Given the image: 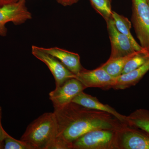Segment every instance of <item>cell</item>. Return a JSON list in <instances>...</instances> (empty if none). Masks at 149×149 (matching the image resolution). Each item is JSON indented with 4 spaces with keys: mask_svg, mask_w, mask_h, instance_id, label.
<instances>
[{
    "mask_svg": "<svg viewBox=\"0 0 149 149\" xmlns=\"http://www.w3.org/2000/svg\"><path fill=\"white\" fill-rule=\"evenodd\" d=\"M149 60V57L143 53H140L130 59L125 63L122 74H125L137 69Z\"/></svg>",
    "mask_w": 149,
    "mask_h": 149,
    "instance_id": "18",
    "label": "cell"
},
{
    "mask_svg": "<svg viewBox=\"0 0 149 149\" xmlns=\"http://www.w3.org/2000/svg\"><path fill=\"white\" fill-rule=\"evenodd\" d=\"M147 3H148V5L149 6V0H146Z\"/></svg>",
    "mask_w": 149,
    "mask_h": 149,
    "instance_id": "25",
    "label": "cell"
},
{
    "mask_svg": "<svg viewBox=\"0 0 149 149\" xmlns=\"http://www.w3.org/2000/svg\"><path fill=\"white\" fill-rule=\"evenodd\" d=\"M149 70V60L137 69L116 77L113 88L123 89L136 85Z\"/></svg>",
    "mask_w": 149,
    "mask_h": 149,
    "instance_id": "12",
    "label": "cell"
},
{
    "mask_svg": "<svg viewBox=\"0 0 149 149\" xmlns=\"http://www.w3.org/2000/svg\"><path fill=\"white\" fill-rule=\"evenodd\" d=\"M57 1L64 6L72 5L78 2L79 0H56Z\"/></svg>",
    "mask_w": 149,
    "mask_h": 149,
    "instance_id": "22",
    "label": "cell"
},
{
    "mask_svg": "<svg viewBox=\"0 0 149 149\" xmlns=\"http://www.w3.org/2000/svg\"><path fill=\"white\" fill-rule=\"evenodd\" d=\"M57 134L54 112L45 113L27 126L20 140L32 149H48Z\"/></svg>",
    "mask_w": 149,
    "mask_h": 149,
    "instance_id": "2",
    "label": "cell"
},
{
    "mask_svg": "<svg viewBox=\"0 0 149 149\" xmlns=\"http://www.w3.org/2000/svg\"><path fill=\"white\" fill-rule=\"evenodd\" d=\"M132 22L145 54L149 57V6L146 0H132Z\"/></svg>",
    "mask_w": 149,
    "mask_h": 149,
    "instance_id": "3",
    "label": "cell"
},
{
    "mask_svg": "<svg viewBox=\"0 0 149 149\" xmlns=\"http://www.w3.org/2000/svg\"><path fill=\"white\" fill-rule=\"evenodd\" d=\"M42 50L53 56L61 62L70 72L77 75L83 69L80 61V56L75 53L55 47L44 48L40 47Z\"/></svg>",
    "mask_w": 149,
    "mask_h": 149,
    "instance_id": "10",
    "label": "cell"
},
{
    "mask_svg": "<svg viewBox=\"0 0 149 149\" xmlns=\"http://www.w3.org/2000/svg\"><path fill=\"white\" fill-rule=\"evenodd\" d=\"M113 138V133L109 130H93L80 136L72 142V148L106 149L109 147Z\"/></svg>",
    "mask_w": 149,
    "mask_h": 149,
    "instance_id": "7",
    "label": "cell"
},
{
    "mask_svg": "<svg viewBox=\"0 0 149 149\" xmlns=\"http://www.w3.org/2000/svg\"><path fill=\"white\" fill-rule=\"evenodd\" d=\"M2 114V109L1 107L0 106V143H3L4 141L8 136L9 134L3 128L1 122Z\"/></svg>",
    "mask_w": 149,
    "mask_h": 149,
    "instance_id": "21",
    "label": "cell"
},
{
    "mask_svg": "<svg viewBox=\"0 0 149 149\" xmlns=\"http://www.w3.org/2000/svg\"><path fill=\"white\" fill-rule=\"evenodd\" d=\"M4 149H32L27 144L21 140H16L9 135L3 142Z\"/></svg>",
    "mask_w": 149,
    "mask_h": 149,
    "instance_id": "19",
    "label": "cell"
},
{
    "mask_svg": "<svg viewBox=\"0 0 149 149\" xmlns=\"http://www.w3.org/2000/svg\"><path fill=\"white\" fill-rule=\"evenodd\" d=\"M32 53L47 66L55 80L56 87L60 86L68 79L76 77V75L70 72L61 62L53 56L45 52L40 47L32 46Z\"/></svg>",
    "mask_w": 149,
    "mask_h": 149,
    "instance_id": "6",
    "label": "cell"
},
{
    "mask_svg": "<svg viewBox=\"0 0 149 149\" xmlns=\"http://www.w3.org/2000/svg\"><path fill=\"white\" fill-rule=\"evenodd\" d=\"M16 1H19V0H16Z\"/></svg>",
    "mask_w": 149,
    "mask_h": 149,
    "instance_id": "26",
    "label": "cell"
},
{
    "mask_svg": "<svg viewBox=\"0 0 149 149\" xmlns=\"http://www.w3.org/2000/svg\"><path fill=\"white\" fill-rule=\"evenodd\" d=\"M3 149V143H0V149Z\"/></svg>",
    "mask_w": 149,
    "mask_h": 149,
    "instance_id": "24",
    "label": "cell"
},
{
    "mask_svg": "<svg viewBox=\"0 0 149 149\" xmlns=\"http://www.w3.org/2000/svg\"><path fill=\"white\" fill-rule=\"evenodd\" d=\"M141 52L144 54L143 52L137 51L134 53L125 56L109 59L101 67L111 77L116 78L122 74L123 70L126 62L134 56Z\"/></svg>",
    "mask_w": 149,
    "mask_h": 149,
    "instance_id": "15",
    "label": "cell"
},
{
    "mask_svg": "<svg viewBox=\"0 0 149 149\" xmlns=\"http://www.w3.org/2000/svg\"><path fill=\"white\" fill-rule=\"evenodd\" d=\"M122 145L126 149H149V135L136 130L127 131L122 137Z\"/></svg>",
    "mask_w": 149,
    "mask_h": 149,
    "instance_id": "13",
    "label": "cell"
},
{
    "mask_svg": "<svg viewBox=\"0 0 149 149\" xmlns=\"http://www.w3.org/2000/svg\"><path fill=\"white\" fill-rule=\"evenodd\" d=\"M86 88L76 78L68 79L60 86L56 87L49 94V99L52 102L54 109L60 108L70 103L79 93Z\"/></svg>",
    "mask_w": 149,
    "mask_h": 149,
    "instance_id": "5",
    "label": "cell"
},
{
    "mask_svg": "<svg viewBox=\"0 0 149 149\" xmlns=\"http://www.w3.org/2000/svg\"><path fill=\"white\" fill-rule=\"evenodd\" d=\"M26 0H19L0 6V36L4 37L7 33L6 24H23L32 18V14L25 4Z\"/></svg>",
    "mask_w": 149,
    "mask_h": 149,
    "instance_id": "4",
    "label": "cell"
},
{
    "mask_svg": "<svg viewBox=\"0 0 149 149\" xmlns=\"http://www.w3.org/2000/svg\"><path fill=\"white\" fill-rule=\"evenodd\" d=\"M72 102L77 104L86 108L98 110L108 113L114 116L118 120L121 121H123L125 119V117L119 114L111 107L102 103L96 98L85 94L83 91L79 93L72 100Z\"/></svg>",
    "mask_w": 149,
    "mask_h": 149,
    "instance_id": "11",
    "label": "cell"
},
{
    "mask_svg": "<svg viewBox=\"0 0 149 149\" xmlns=\"http://www.w3.org/2000/svg\"><path fill=\"white\" fill-rule=\"evenodd\" d=\"M93 7L106 21L112 17L111 0H90Z\"/></svg>",
    "mask_w": 149,
    "mask_h": 149,
    "instance_id": "17",
    "label": "cell"
},
{
    "mask_svg": "<svg viewBox=\"0 0 149 149\" xmlns=\"http://www.w3.org/2000/svg\"><path fill=\"white\" fill-rule=\"evenodd\" d=\"M1 6V5H0V6Z\"/></svg>",
    "mask_w": 149,
    "mask_h": 149,
    "instance_id": "27",
    "label": "cell"
},
{
    "mask_svg": "<svg viewBox=\"0 0 149 149\" xmlns=\"http://www.w3.org/2000/svg\"><path fill=\"white\" fill-rule=\"evenodd\" d=\"M72 148V144L68 143L58 137H56L48 149H68Z\"/></svg>",
    "mask_w": 149,
    "mask_h": 149,
    "instance_id": "20",
    "label": "cell"
},
{
    "mask_svg": "<svg viewBox=\"0 0 149 149\" xmlns=\"http://www.w3.org/2000/svg\"><path fill=\"white\" fill-rule=\"evenodd\" d=\"M75 78L86 88H107L113 87L116 78L110 75L101 67L92 70L83 69Z\"/></svg>",
    "mask_w": 149,
    "mask_h": 149,
    "instance_id": "9",
    "label": "cell"
},
{
    "mask_svg": "<svg viewBox=\"0 0 149 149\" xmlns=\"http://www.w3.org/2000/svg\"><path fill=\"white\" fill-rule=\"evenodd\" d=\"M16 1V0H0V5L2 6L3 5Z\"/></svg>",
    "mask_w": 149,
    "mask_h": 149,
    "instance_id": "23",
    "label": "cell"
},
{
    "mask_svg": "<svg viewBox=\"0 0 149 149\" xmlns=\"http://www.w3.org/2000/svg\"><path fill=\"white\" fill-rule=\"evenodd\" d=\"M129 121L133 126L149 135V112L144 110L137 111L129 118Z\"/></svg>",
    "mask_w": 149,
    "mask_h": 149,
    "instance_id": "16",
    "label": "cell"
},
{
    "mask_svg": "<svg viewBox=\"0 0 149 149\" xmlns=\"http://www.w3.org/2000/svg\"><path fill=\"white\" fill-rule=\"evenodd\" d=\"M106 22L111 47L109 59L125 56L137 52L128 37L116 29L112 17Z\"/></svg>",
    "mask_w": 149,
    "mask_h": 149,
    "instance_id": "8",
    "label": "cell"
},
{
    "mask_svg": "<svg viewBox=\"0 0 149 149\" xmlns=\"http://www.w3.org/2000/svg\"><path fill=\"white\" fill-rule=\"evenodd\" d=\"M81 107L71 102L54 110L57 127L56 137L69 144H72L80 136L91 131L112 128L110 123L103 119L93 118Z\"/></svg>",
    "mask_w": 149,
    "mask_h": 149,
    "instance_id": "1",
    "label": "cell"
},
{
    "mask_svg": "<svg viewBox=\"0 0 149 149\" xmlns=\"http://www.w3.org/2000/svg\"><path fill=\"white\" fill-rule=\"evenodd\" d=\"M112 18L114 21L116 29L120 33L128 37L134 49L138 52H143L145 54L143 50L141 47V45L137 43L131 34L130 32L131 23L128 19L125 17L118 14L113 11L112 13Z\"/></svg>",
    "mask_w": 149,
    "mask_h": 149,
    "instance_id": "14",
    "label": "cell"
}]
</instances>
